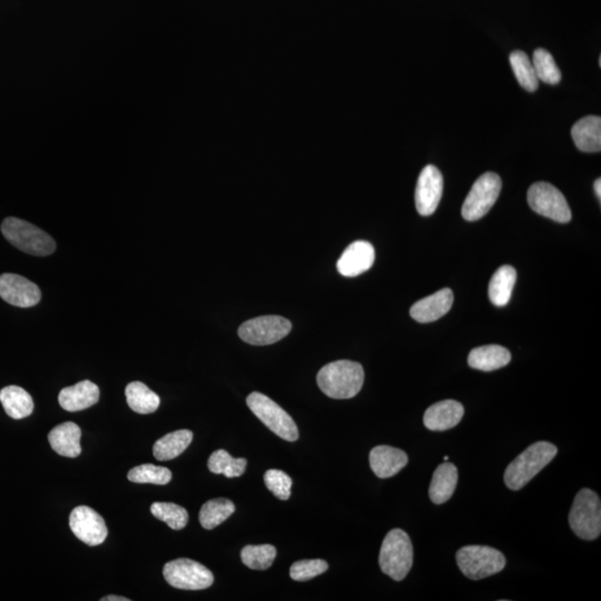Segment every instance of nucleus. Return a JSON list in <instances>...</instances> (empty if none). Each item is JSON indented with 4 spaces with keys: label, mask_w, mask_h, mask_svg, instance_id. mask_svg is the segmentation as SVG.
I'll use <instances>...</instances> for the list:
<instances>
[{
    "label": "nucleus",
    "mask_w": 601,
    "mask_h": 601,
    "mask_svg": "<svg viewBox=\"0 0 601 601\" xmlns=\"http://www.w3.org/2000/svg\"><path fill=\"white\" fill-rule=\"evenodd\" d=\"M319 388L324 394L336 400H344L357 396L364 383L361 364L349 360L331 362L319 371Z\"/></svg>",
    "instance_id": "nucleus-1"
},
{
    "label": "nucleus",
    "mask_w": 601,
    "mask_h": 601,
    "mask_svg": "<svg viewBox=\"0 0 601 601\" xmlns=\"http://www.w3.org/2000/svg\"><path fill=\"white\" fill-rule=\"evenodd\" d=\"M557 454L558 449L550 442L534 443L509 464L504 472V484L513 491L524 488L554 460Z\"/></svg>",
    "instance_id": "nucleus-2"
},
{
    "label": "nucleus",
    "mask_w": 601,
    "mask_h": 601,
    "mask_svg": "<svg viewBox=\"0 0 601 601\" xmlns=\"http://www.w3.org/2000/svg\"><path fill=\"white\" fill-rule=\"evenodd\" d=\"M379 565L383 573L393 581H401L414 565V547L406 532L393 529L385 536L381 546Z\"/></svg>",
    "instance_id": "nucleus-3"
},
{
    "label": "nucleus",
    "mask_w": 601,
    "mask_h": 601,
    "mask_svg": "<svg viewBox=\"0 0 601 601\" xmlns=\"http://www.w3.org/2000/svg\"><path fill=\"white\" fill-rule=\"evenodd\" d=\"M2 233L15 248L34 257H47L55 252L56 243L50 235L24 219L7 217Z\"/></svg>",
    "instance_id": "nucleus-4"
},
{
    "label": "nucleus",
    "mask_w": 601,
    "mask_h": 601,
    "mask_svg": "<svg viewBox=\"0 0 601 601\" xmlns=\"http://www.w3.org/2000/svg\"><path fill=\"white\" fill-rule=\"evenodd\" d=\"M569 525L574 534L583 541H595L601 533V502L590 489H581L573 500Z\"/></svg>",
    "instance_id": "nucleus-5"
},
{
    "label": "nucleus",
    "mask_w": 601,
    "mask_h": 601,
    "mask_svg": "<svg viewBox=\"0 0 601 601\" xmlns=\"http://www.w3.org/2000/svg\"><path fill=\"white\" fill-rule=\"evenodd\" d=\"M458 567L464 576L472 581L494 576L502 572L507 560L502 552L488 546H466L458 550Z\"/></svg>",
    "instance_id": "nucleus-6"
},
{
    "label": "nucleus",
    "mask_w": 601,
    "mask_h": 601,
    "mask_svg": "<svg viewBox=\"0 0 601 601\" xmlns=\"http://www.w3.org/2000/svg\"><path fill=\"white\" fill-rule=\"evenodd\" d=\"M247 403L253 414L276 436L289 442L297 440L298 429L297 423H294L292 416L283 410L278 403L260 392L249 394Z\"/></svg>",
    "instance_id": "nucleus-7"
},
{
    "label": "nucleus",
    "mask_w": 601,
    "mask_h": 601,
    "mask_svg": "<svg viewBox=\"0 0 601 601\" xmlns=\"http://www.w3.org/2000/svg\"><path fill=\"white\" fill-rule=\"evenodd\" d=\"M502 178L495 173H486L477 179L463 205L466 221H478L489 212L502 192Z\"/></svg>",
    "instance_id": "nucleus-8"
},
{
    "label": "nucleus",
    "mask_w": 601,
    "mask_h": 601,
    "mask_svg": "<svg viewBox=\"0 0 601 601\" xmlns=\"http://www.w3.org/2000/svg\"><path fill=\"white\" fill-rule=\"evenodd\" d=\"M165 581L183 590H202L213 585L212 572L197 561L181 558L164 565Z\"/></svg>",
    "instance_id": "nucleus-9"
},
{
    "label": "nucleus",
    "mask_w": 601,
    "mask_h": 601,
    "mask_svg": "<svg viewBox=\"0 0 601 601\" xmlns=\"http://www.w3.org/2000/svg\"><path fill=\"white\" fill-rule=\"evenodd\" d=\"M528 203L534 212L558 223L572 221V210L563 193L547 182L534 183L528 191Z\"/></svg>",
    "instance_id": "nucleus-10"
},
{
    "label": "nucleus",
    "mask_w": 601,
    "mask_h": 601,
    "mask_svg": "<svg viewBox=\"0 0 601 601\" xmlns=\"http://www.w3.org/2000/svg\"><path fill=\"white\" fill-rule=\"evenodd\" d=\"M292 330V323L279 315H265L249 320L239 328V336L252 345L276 344Z\"/></svg>",
    "instance_id": "nucleus-11"
},
{
    "label": "nucleus",
    "mask_w": 601,
    "mask_h": 601,
    "mask_svg": "<svg viewBox=\"0 0 601 601\" xmlns=\"http://www.w3.org/2000/svg\"><path fill=\"white\" fill-rule=\"evenodd\" d=\"M69 527L75 536L91 547L103 543L108 534L103 517L87 506L74 509L69 517Z\"/></svg>",
    "instance_id": "nucleus-12"
},
{
    "label": "nucleus",
    "mask_w": 601,
    "mask_h": 601,
    "mask_svg": "<svg viewBox=\"0 0 601 601\" xmlns=\"http://www.w3.org/2000/svg\"><path fill=\"white\" fill-rule=\"evenodd\" d=\"M0 297L17 308H32L41 302V289L24 276L12 273L0 275Z\"/></svg>",
    "instance_id": "nucleus-13"
},
{
    "label": "nucleus",
    "mask_w": 601,
    "mask_h": 601,
    "mask_svg": "<svg viewBox=\"0 0 601 601\" xmlns=\"http://www.w3.org/2000/svg\"><path fill=\"white\" fill-rule=\"evenodd\" d=\"M443 193V177L436 166L428 165L421 172L415 190V206L420 215L436 212Z\"/></svg>",
    "instance_id": "nucleus-14"
},
{
    "label": "nucleus",
    "mask_w": 601,
    "mask_h": 601,
    "mask_svg": "<svg viewBox=\"0 0 601 601\" xmlns=\"http://www.w3.org/2000/svg\"><path fill=\"white\" fill-rule=\"evenodd\" d=\"M376 260L375 248L367 241H357L345 249L337 261V271L346 278H354L371 269Z\"/></svg>",
    "instance_id": "nucleus-15"
},
{
    "label": "nucleus",
    "mask_w": 601,
    "mask_h": 601,
    "mask_svg": "<svg viewBox=\"0 0 601 601\" xmlns=\"http://www.w3.org/2000/svg\"><path fill=\"white\" fill-rule=\"evenodd\" d=\"M463 415L464 407L462 403L443 400L428 407L423 416V423L431 431H446L457 427Z\"/></svg>",
    "instance_id": "nucleus-16"
},
{
    "label": "nucleus",
    "mask_w": 601,
    "mask_h": 601,
    "mask_svg": "<svg viewBox=\"0 0 601 601\" xmlns=\"http://www.w3.org/2000/svg\"><path fill=\"white\" fill-rule=\"evenodd\" d=\"M453 304V291L450 289H442L412 305L410 315L420 323L434 322L449 312Z\"/></svg>",
    "instance_id": "nucleus-17"
},
{
    "label": "nucleus",
    "mask_w": 601,
    "mask_h": 601,
    "mask_svg": "<svg viewBox=\"0 0 601 601\" xmlns=\"http://www.w3.org/2000/svg\"><path fill=\"white\" fill-rule=\"evenodd\" d=\"M409 463L405 451L390 446L373 447L370 453V467L381 479L396 476Z\"/></svg>",
    "instance_id": "nucleus-18"
},
{
    "label": "nucleus",
    "mask_w": 601,
    "mask_h": 601,
    "mask_svg": "<svg viewBox=\"0 0 601 601\" xmlns=\"http://www.w3.org/2000/svg\"><path fill=\"white\" fill-rule=\"evenodd\" d=\"M99 400V388L89 380L61 390L59 397L60 407L69 412L89 409Z\"/></svg>",
    "instance_id": "nucleus-19"
},
{
    "label": "nucleus",
    "mask_w": 601,
    "mask_h": 601,
    "mask_svg": "<svg viewBox=\"0 0 601 601\" xmlns=\"http://www.w3.org/2000/svg\"><path fill=\"white\" fill-rule=\"evenodd\" d=\"M82 430L76 423H64L57 425L48 434L52 450L67 458H76L82 453Z\"/></svg>",
    "instance_id": "nucleus-20"
},
{
    "label": "nucleus",
    "mask_w": 601,
    "mask_h": 601,
    "mask_svg": "<svg viewBox=\"0 0 601 601\" xmlns=\"http://www.w3.org/2000/svg\"><path fill=\"white\" fill-rule=\"evenodd\" d=\"M458 484V469L454 463L445 462L433 473L429 488L430 499L434 504L449 502Z\"/></svg>",
    "instance_id": "nucleus-21"
},
{
    "label": "nucleus",
    "mask_w": 601,
    "mask_h": 601,
    "mask_svg": "<svg viewBox=\"0 0 601 601\" xmlns=\"http://www.w3.org/2000/svg\"><path fill=\"white\" fill-rule=\"evenodd\" d=\"M511 353L502 345H485L473 349L469 354L468 364L476 370L491 372L508 366Z\"/></svg>",
    "instance_id": "nucleus-22"
},
{
    "label": "nucleus",
    "mask_w": 601,
    "mask_h": 601,
    "mask_svg": "<svg viewBox=\"0 0 601 601\" xmlns=\"http://www.w3.org/2000/svg\"><path fill=\"white\" fill-rule=\"evenodd\" d=\"M572 135L579 151L598 153L601 151V118L587 116L573 125Z\"/></svg>",
    "instance_id": "nucleus-23"
},
{
    "label": "nucleus",
    "mask_w": 601,
    "mask_h": 601,
    "mask_svg": "<svg viewBox=\"0 0 601 601\" xmlns=\"http://www.w3.org/2000/svg\"><path fill=\"white\" fill-rule=\"evenodd\" d=\"M0 402L11 418L20 420L28 418L34 411V401L30 394L23 388L10 385L0 391Z\"/></svg>",
    "instance_id": "nucleus-24"
},
{
    "label": "nucleus",
    "mask_w": 601,
    "mask_h": 601,
    "mask_svg": "<svg viewBox=\"0 0 601 601\" xmlns=\"http://www.w3.org/2000/svg\"><path fill=\"white\" fill-rule=\"evenodd\" d=\"M193 440L191 430H178L162 437L153 447V454L160 462H169L178 458L186 451Z\"/></svg>",
    "instance_id": "nucleus-25"
},
{
    "label": "nucleus",
    "mask_w": 601,
    "mask_h": 601,
    "mask_svg": "<svg viewBox=\"0 0 601 601\" xmlns=\"http://www.w3.org/2000/svg\"><path fill=\"white\" fill-rule=\"evenodd\" d=\"M517 281V272L510 265L499 267L489 283V298L495 306H504L510 301Z\"/></svg>",
    "instance_id": "nucleus-26"
},
{
    "label": "nucleus",
    "mask_w": 601,
    "mask_h": 601,
    "mask_svg": "<svg viewBox=\"0 0 601 601\" xmlns=\"http://www.w3.org/2000/svg\"><path fill=\"white\" fill-rule=\"evenodd\" d=\"M127 405L139 415H151L159 409L161 399L155 392L139 381L127 385L125 390Z\"/></svg>",
    "instance_id": "nucleus-27"
},
{
    "label": "nucleus",
    "mask_w": 601,
    "mask_h": 601,
    "mask_svg": "<svg viewBox=\"0 0 601 601\" xmlns=\"http://www.w3.org/2000/svg\"><path fill=\"white\" fill-rule=\"evenodd\" d=\"M235 512L234 503L229 499L217 498L205 502L200 511L202 527L208 530L217 528Z\"/></svg>",
    "instance_id": "nucleus-28"
},
{
    "label": "nucleus",
    "mask_w": 601,
    "mask_h": 601,
    "mask_svg": "<svg viewBox=\"0 0 601 601\" xmlns=\"http://www.w3.org/2000/svg\"><path fill=\"white\" fill-rule=\"evenodd\" d=\"M248 466V460L234 459L225 450L215 451L209 459L208 467L215 475H224L226 478H238L243 475Z\"/></svg>",
    "instance_id": "nucleus-29"
},
{
    "label": "nucleus",
    "mask_w": 601,
    "mask_h": 601,
    "mask_svg": "<svg viewBox=\"0 0 601 601\" xmlns=\"http://www.w3.org/2000/svg\"><path fill=\"white\" fill-rule=\"evenodd\" d=\"M510 64L519 84L530 93L536 91L539 80L528 55L521 51H513L510 55Z\"/></svg>",
    "instance_id": "nucleus-30"
},
{
    "label": "nucleus",
    "mask_w": 601,
    "mask_h": 601,
    "mask_svg": "<svg viewBox=\"0 0 601 601\" xmlns=\"http://www.w3.org/2000/svg\"><path fill=\"white\" fill-rule=\"evenodd\" d=\"M533 65L539 81L550 85L559 84L561 72L550 51L543 48L534 51Z\"/></svg>",
    "instance_id": "nucleus-31"
},
{
    "label": "nucleus",
    "mask_w": 601,
    "mask_h": 601,
    "mask_svg": "<svg viewBox=\"0 0 601 601\" xmlns=\"http://www.w3.org/2000/svg\"><path fill=\"white\" fill-rule=\"evenodd\" d=\"M152 515L156 519L168 524L173 530H181L186 527L188 522V512L186 508L178 504L170 502H155L151 506Z\"/></svg>",
    "instance_id": "nucleus-32"
},
{
    "label": "nucleus",
    "mask_w": 601,
    "mask_h": 601,
    "mask_svg": "<svg viewBox=\"0 0 601 601\" xmlns=\"http://www.w3.org/2000/svg\"><path fill=\"white\" fill-rule=\"evenodd\" d=\"M276 548L272 545L247 546L241 551V559L249 569L266 570L273 565Z\"/></svg>",
    "instance_id": "nucleus-33"
},
{
    "label": "nucleus",
    "mask_w": 601,
    "mask_h": 601,
    "mask_svg": "<svg viewBox=\"0 0 601 601\" xmlns=\"http://www.w3.org/2000/svg\"><path fill=\"white\" fill-rule=\"evenodd\" d=\"M129 480L135 484H153L168 485L172 480V472L165 467L155 466V464H142L130 471L127 475Z\"/></svg>",
    "instance_id": "nucleus-34"
},
{
    "label": "nucleus",
    "mask_w": 601,
    "mask_h": 601,
    "mask_svg": "<svg viewBox=\"0 0 601 601\" xmlns=\"http://www.w3.org/2000/svg\"><path fill=\"white\" fill-rule=\"evenodd\" d=\"M328 565L322 559L297 561L289 569V576L296 581H308L327 572Z\"/></svg>",
    "instance_id": "nucleus-35"
},
{
    "label": "nucleus",
    "mask_w": 601,
    "mask_h": 601,
    "mask_svg": "<svg viewBox=\"0 0 601 601\" xmlns=\"http://www.w3.org/2000/svg\"><path fill=\"white\" fill-rule=\"evenodd\" d=\"M265 482L267 489L280 500H288L291 497L292 478L284 471L271 469L265 475Z\"/></svg>",
    "instance_id": "nucleus-36"
},
{
    "label": "nucleus",
    "mask_w": 601,
    "mask_h": 601,
    "mask_svg": "<svg viewBox=\"0 0 601 601\" xmlns=\"http://www.w3.org/2000/svg\"><path fill=\"white\" fill-rule=\"evenodd\" d=\"M102 601H130L129 598H124V597L120 596H107L100 599Z\"/></svg>",
    "instance_id": "nucleus-37"
},
{
    "label": "nucleus",
    "mask_w": 601,
    "mask_h": 601,
    "mask_svg": "<svg viewBox=\"0 0 601 601\" xmlns=\"http://www.w3.org/2000/svg\"><path fill=\"white\" fill-rule=\"evenodd\" d=\"M595 192H596V195L598 196V199L600 200L601 199V179L600 178L597 179V181L595 182Z\"/></svg>",
    "instance_id": "nucleus-38"
},
{
    "label": "nucleus",
    "mask_w": 601,
    "mask_h": 601,
    "mask_svg": "<svg viewBox=\"0 0 601 601\" xmlns=\"http://www.w3.org/2000/svg\"><path fill=\"white\" fill-rule=\"evenodd\" d=\"M443 460H445V462H449V457H447V455H446V457L443 458Z\"/></svg>",
    "instance_id": "nucleus-39"
}]
</instances>
